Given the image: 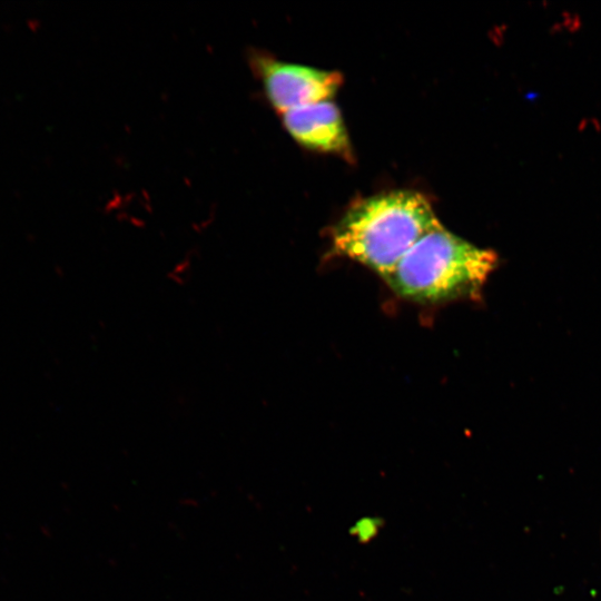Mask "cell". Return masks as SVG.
<instances>
[{"instance_id":"6da1fadb","label":"cell","mask_w":601,"mask_h":601,"mask_svg":"<svg viewBox=\"0 0 601 601\" xmlns=\"http://www.w3.org/2000/svg\"><path fill=\"white\" fill-rule=\"evenodd\" d=\"M442 227L430 201L394 190L352 205L333 230L335 252L386 278L426 234Z\"/></svg>"},{"instance_id":"7a4b0ae2","label":"cell","mask_w":601,"mask_h":601,"mask_svg":"<svg viewBox=\"0 0 601 601\" xmlns=\"http://www.w3.org/2000/svg\"><path fill=\"white\" fill-rule=\"evenodd\" d=\"M496 265L495 252L442 226L423 236L385 282L396 295L420 304L476 299Z\"/></svg>"},{"instance_id":"3957f363","label":"cell","mask_w":601,"mask_h":601,"mask_svg":"<svg viewBox=\"0 0 601 601\" xmlns=\"http://www.w3.org/2000/svg\"><path fill=\"white\" fill-rule=\"evenodd\" d=\"M249 62L267 100L279 114L327 101L342 83V75L337 71L286 62L264 53H252Z\"/></svg>"},{"instance_id":"277c9868","label":"cell","mask_w":601,"mask_h":601,"mask_svg":"<svg viewBox=\"0 0 601 601\" xmlns=\"http://www.w3.org/2000/svg\"><path fill=\"white\" fill-rule=\"evenodd\" d=\"M287 132L299 145L318 151L349 156L351 146L341 112L332 101H321L280 114Z\"/></svg>"}]
</instances>
